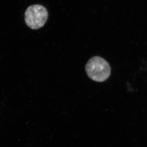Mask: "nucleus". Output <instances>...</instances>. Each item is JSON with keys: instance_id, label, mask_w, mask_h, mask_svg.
<instances>
[{"instance_id": "1", "label": "nucleus", "mask_w": 147, "mask_h": 147, "mask_svg": "<svg viewBox=\"0 0 147 147\" xmlns=\"http://www.w3.org/2000/svg\"><path fill=\"white\" fill-rule=\"evenodd\" d=\"M86 70L90 78L98 82L107 80L111 73L109 63L99 57H94L90 59L86 65Z\"/></svg>"}, {"instance_id": "2", "label": "nucleus", "mask_w": 147, "mask_h": 147, "mask_svg": "<svg viewBox=\"0 0 147 147\" xmlns=\"http://www.w3.org/2000/svg\"><path fill=\"white\" fill-rule=\"evenodd\" d=\"M48 16V11L44 7L34 5L27 8L25 12V20L29 28L37 30L44 26Z\"/></svg>"}]
</instances>
